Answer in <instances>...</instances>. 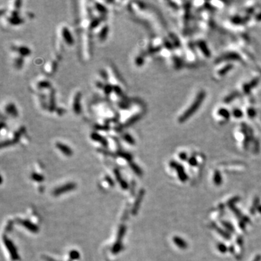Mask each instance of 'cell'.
I'll use <instances>...</instances> for the list:
<instances>
[{
  "mask_svg": "<svg viewBox=\"0 0 261 261\" xmlns=\"http://www.w3.org/2000/svg\"><path fill=\"white\" fill-rule=\"evenodd\" d=\"M22 62H23V58L20 57H19L18 59H17L16 61H15V65H16V67L17 68L20 67L21 65H22Z\"/></svg>",
  "mask_w": 261,
  "mask_h": 261,
  "instance_id": "cell-13",
  "label": "cell"
},
{
  "mask_svg": "<svg viewBox=\"0 0 261 261\" xmlns=\"http://www.w3.org/2000/svg\"><path fill=\"white\" fill-rule=\"evenodd\" d=\"M5 112L8 113V115H12L13 117H17L18 115V111L16 110V107L14 105L13 103H10L7 105V107H5Z\"/></svg>",
  "mask_w": 261,
  "mask_h": 261,
  "instance_id": "cell-4",
  "label": "cell"
},
{
  "mask_svg": "<svg viewBox=\"0 0 261 261\" xmlns=\"http://www.w3.org/2000/svg\"><path fill=\"white\" fill-rule=\"evenodd\" d=\"M62 38L64 39V40H65V42H66L68 44H69V45L73 44V42H74V41H73V36H72L70 32L68 31V29L66 27H63V28H62Z\"/></svg>",
  "mask_w": 261,
  "mask_h": 261,
  "instance_id": "cell-1",
  "label": "cell"
},
{
  "mask_svg": "<svg viewBox=\"0 0 261 261\" xmlns=\"http://www.w3.org/2000/svg\"><path fill=\"white\" fill-rule=\"evenodd\" d=\"M56 147L57 148L59 149L61 152H62L63 154H65V155H71L72 154V150L70 147H68V146H66L65 144H62L61 142H56Z\"/></svg>",
  "mask_w": 261,
  "mask_h": 261,
  "instance_id": "cell-3",
  "label": "cell"
},
{
  "mask_svg": "<svg viewBox=\"0 0 261 261\" xmlns=\"http://www.w3.org/2000/svg\"><path fill=\"white\" fill-rule=\"evenodd\" d=\"M96 8H97L98 10L101 11V12H106V8H105L103 5H100V3H98V2L96 3Z\"/></svg>",
  "mask_w": 261,
  "mask_h": 261,
  "instance_id": "cell-12",
  "label": "cell"
},
{
  "mask_svg": "<svg viewBox=\"0 0 261 261\" xmlns=\"http://www.w3.org/2000/svg\"><path fill=\"white\" fill-rule=\"evenodd\" d=\"M10 22L11 23V24H14V25H18L21 23V20L20 19L19 17L17 16H13L12 18L10 19Z\"/></svg>",
  "mask_w": 261,
  "mask_h": 261,
  "instance_id": "cell-10",
  "label": "cell"
},
{
  "mask_svg": "<svg viewBox=\"0 0 261 261\" xmlns=\"http://www.w3.org/2000/svg\"><path fill=\"white\" fill-rule=\"evenodd\" d=\"M91 138L92 139V140L99 141V142H100L101 144H102L104 146H107V141L105 140V139L103 138V137H102V136H100V134H96V133H92V134H91Z\"/></svg>",
  "mask_w": 261,
  "mask_h": 261,
  "instance_id": "cell-5",
  "label": "cell"
},
{
  "mask_svg": "<svg viewBox=\"0 0 261 261\" xmlns=\"http://www.w3.org/2000/svg\"><path fill=\"white\" fill-rule=\"evenodd\" d=\"M123 139H124L125 141H126V142L128 143V144H134V139L131 137V136H130V134H126L124 136H123Z\"/></svg>",
  "mask_w": 261,
  "mask_h": 261,
  "instance_id": "cell-9",
  "label": "cell"
},
{
  "mask_svg": "<svg viewBox=\"0 0 261 261\" xmlns=\"http://www.w3.org/2000/svg\"><path fill=\"white\" fill-rule=\"evenodd\" d=\"M50 86L49 83L48 82V81H42L39 82L38 83V87L39 89H42V88H47Z\"/></svg>",
  "mask_w": 261,
  "mask_h": 261,
  "instance_id": "cell-11",
  "label": "cell"
},
{
  "mask_svg": "<svg viewBox=\"0 0 261 261\" xmlns=\"http://www.w3.org/2000/svg\"><path fill=\"white\" fill-rule=\"evenodd\" d=\"M107 33H108V27L107 26L103 27L102 29L101 30V31H100V39H101V40L105 39L106 37H107Z\"/></svg>",
  "mask_w": 261,
  "mask_h": 261,
  "instance_id": "cell-8",
  "label": "cell"
},
{
  "mask_svg": "<svg viewBox=\"0 0 261 261\" xmlns=\"http://www.w3.org/2000/svg\"><path fill=\"white\" fill-rule=\"evenodd\" d=\"M17 51H18V54L20 55V57H25L28 56L31 53V50L28 47L25 46H22L18 48Z\"/></svg>",
  "mask_w": 261,
  "mask_h": 261,
  "instance_id": "cell-6",
  "label": "cell"
},
{
  "mask_svg": "<svg viewBox=\"0 0 261 261\" xmlns=\"http://www.w3.org/2000/svg\"><path fill=\"white\" fill-rule=\"evenodd\" d=\"M80 101H81V93L80 92H77L76 94L74 96V100H73V111L76 114H79L81 113V105H80Z\"/></svg>",
  "mask_w": 261,
  "mask_h": 261,
  "instance_id": "cell-2",
  "label": "cell"
},
{
  "mask_svg": "<svg viewBox=\"0 0 261 261\" xmlns=\"http://www.w3.org/2000/svg\"><path fill=\"white\" fill-rule=\"evenodd\" d=\"M202 97L201 96V97L198 98L197 100H196V101L194 102V105H193L191 106V107H190L189 109L188 112H187V113H185V115H187V117H186V118L188 117L187 115H189L191 113V114H192V113H194V110H194V108L195 107H199V105H200V102H201V101H202Z\"/></svg>",
  "mask_w": 261,
  "mask_h": 261,
  "instance_id": "cell-7",
  "label": "cell"
}]
</instances>
